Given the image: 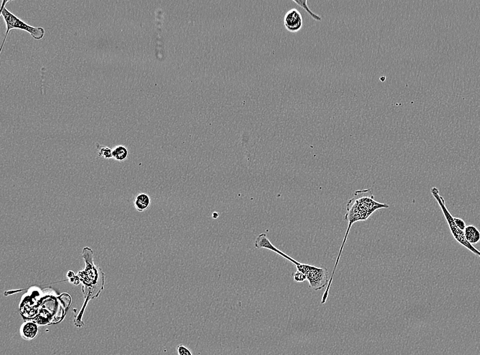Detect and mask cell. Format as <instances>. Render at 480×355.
Masks as SVG:
<instances>
[{"mask_svg": "<svg viewBox=\"0 0 480 355\" xmlns=\"http://www.w3.org/2000/svg\"><path fill=\"white\" fill-rule=\"evenodd\" d=\"M388 209L389 205L385 203H381L374 200L373 195L372 194L371 190L356 191L354 194V197L351 199L347 205V214L344 219H348L349 226L345 236L343 239V242L339 250L337 259H336L335 265H334L333 271H332L331 277H334L335 274L336 268L339 263L340 256H341L342 250H343L344 244H345L347 238L348 237V234L350 232L351 226L355 222L359 221H364L370 216L380 209Z\"/></svg>", "mask_w": 480, "mask_h": 355, "instance_id": "obj_1", "label": "cell"}, {"mask_svg": "<svg viewBox=\"0 0 480 355\" xmlns=\"http://www.w3.org/2000/svg\"><path fill=\"white\" fill-rule=\"evenodd\" d=\"M82 255L86 263V267L82 271L78 272V276L82 284V292L86 302L80 311V316L84 315L86 305L89 301L99 297L104 290L105 281V273L101 268L97 267L93 263L92 250L86 247L83 250Z\"/></svg>", "mask_w": 480, "mask_h": 355, "instance_id": "obj_2", "label": "cell"}, {"mask_svg": "<svg viewBox=\"0 0 480 355\" xmlns=\"http://www.w3.org/2000/svg\"><path fill=\"white\" fill-rule=\"evenodd\" d=\"M9 2L10 1H4V0L2 1L1 11H0V14H1V16L3 17L6 25V35L3 42H2L1 52L2 49H3L4 43H5L8 34H9L10 31L12 30H20L28 32L31 36L36 39V40H41L45 36V29L41 28V27L30 26V25L26 24L24 21L20 20L18 16L14 15L13 13L9 11L7 8L6 7V4L9 3Z\"/></svg>", "mask_w": 480, "mask_h": 355, "instance_id": "obj_3", "label": "cell"}, {"mask_svg": "<svg viewBox=\"0 0 480 355\" xmlns=\"http://www.w3.org/2000/svg\"><path fill=\"white\" fill-rule=\"evenodd\" d=\"M285 256V259L296 266L298 271L302 272L305 275L309 282V287L311 289L322 290L329 283L330 274L327 269L299 263L288 255H286Z\"/></svg>", "mask_w": 480, "mask_h": 355, "instance_id": "obj_4", "label": "cell"}, {"mask_svg": "<svg viewBox=\"0 0 480 355\" xmlns=\"http://www.w3.org/2000/svg\"><path fill=\"white\" fill-rule=\"evenodd\" d=\"M431 192L432 195H433V196L435 198L436 202L439 204L440 209L442 210L443 213H444V217L446 218L447 222H448L449 228H450L451 233H452L453 237L456 239L457 242L462 245L463 246H464L465 248L470 251L473 254L480 257L479 251L477 250L474 246H473V245L469 244L468 240L465 238L464 231L460 230V228L456 225V223H455L454 217H452L450 212H449L448 209H447L446 201H445L444 198L439 194V190L434 186V188L431 189Z\"/></svg>", "mask_w": 480, "mask_h": 355, "instance_id": "obj_5", "label": "cell"}, {"mask_svg": "<svg viewBox=\"0 0 480 355\" xmlns=\"http://www.w3.org/2000/svg\"><path fill=\"white\" fill-rule=\"evenodd\" d=\"M284 24L289 32H298L303 26L302 14L296 8H292L289 10L284 15Z\"/></svg>", "mask_w": 480, "mask_h": 355, "instance_id": "obj_6", "label": "cell"}, {"mask_svg": "<svg viewBox=\"0 0 480 355\" xmlns=\"http://www.w3.org/2000/svg\"><path fill=\"white\" fill-rule=\"evenodd\" d=\"M21 335L26 340L34 339L38 335L39 328L38 324L33 321L25 322L21 327Z\"/></svg>", "mask_w": 480, "mask_h": 355, "instance_id": "obj_7", "label": "cell"}, {"mask_svg": "<svg viewBox=\"0 0 480 355\" xmlns=\"http://www.w3.org/2000/svg\"><path fill=\"white\" fill-rule=\"evenodd\" d=\"M134 204L137 211L142 213L150 207V197L146 194H139L138 196L135 197Z\"/></svg>", "mask_w": 480, "mask_h": 355, "instance_id": "obj_8", "label": "cell"}, {"mask_svg": "<svg viewBox=\"0 0 480 355\" xmlns=\"http://www.w3.org/2000/svg\"><path fill=\"white\" fill-rule=\"evenodd\" d=\"M465 236L469 244H477L480 241V232L475 226H467L464 230Z\"/></svg>", "mask_w": 480, "mask_h": 355, "instance_id": "obj_9", "label": "cell"}, {"mask_svg": "<svg viewBox=\"0 0 480 355\" xmlns=\"http://www.w3.org/2000/svg\"><path fill=\"white\" fill-rule=\"evenodd\" d=\"M112 154L114 159L118 161H124L128 158V151L125 146H117L112 149Z\"/></svg>", "mask_w": 480, "mask_h": 355, "instance_id": "obj_10", "label": "cell"}, {"mask_svg": "<svg viewBox=\"0 0 480 355\" xmlns=\"http://www.w3.org/2000/svg\"><path fill=\"white\" fill-rule=\"evenodd\" d=\"M294 2L296 4H298L300 7L302 8V9H304L305 12L308 14H310L311 16V17L313 18L314 20L317 21V22H321V16L318 15V14L314 13L313 11L309 8L308 6V1L307 0H294Z\"/></svg>", "mask_w": 480, "mask_h": 355, "instance_id": "obj_11", "label": "cell"}, {"mask_svg": "<svg viewBox=\"0 0 480 355\" xmlns=\"http://www.w3.org/2000/svg\"><path fill=\"white\" fill-rule=\"evenodd\" d=\"M99 157H104L106 159H111V158H113L111 149L108 148V147H102V148H100Z\"/></svg>", "mask_w": 480, "mask_h": 355, "instance_id": "obj_12", "label": "cell"}, {"mask_svg": "<svg viewBox=\"0 0 480 355\" xmlns=\"http://www.w3.org/2000/svg\"><path fill=\"white\" fill-rule=\"evenodd\" d=\"M178 355H193L190 350L183 344H180L178 346Z\"/></svg>", "mask_w": 480, "mask_h": 355, "instance_id": "obj_13", "label": "cell"}, {"mask_svg": "<svg viewBox=\"0 0 480 355\" xmlns=\"http://www.w3.org/2000/svg\"><path fill=\"white\" fill-rule=\"evenodd\" d=\"M293 276H294L295 281L297 282H303L307 280L305 275L300 271H297Z\"/></svg>", "mask_w": 480, "mask_h": 355, "instance_id": "obj_14", "label": "cell"}, {"mask_svg": "<svg viewBox=\"0 0 480 355\" xmlns=\"http://www.w3.org/2000/svg\"><path fill=\"white\" fill-rule=\"evenodd\" d=\"M454 219L456 225L458 226V227L460 228V230H462L463 231H464L465 228H466V224H465V222L463 221L462 219H460V218L454 217Z\"/></svg>", "mask_w": 480, "mask_h": 355, "instance_id": "obj_15", "label": "cell"}, {"mask_svg": "<svg viewBox=\"0 0 480 355\" xmlns=\"http://www.w3.org/2000/svg\"><path fill=\"white\" fill-rule=\"evenodd\" d=\"M218 217V214L217 213H213V217L214 218V219H217Z\"/></svg>", "mask_w": 480, "mask_h": 355, "instance_id": "obj_16", "label": "cell"}]
</instances>
